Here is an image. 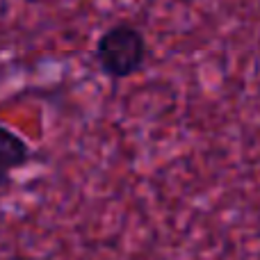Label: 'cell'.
I'll use <instances>...</instances> for the list:
<instances>
[{"mask_svg": "<svg viewBox=\"0 0 260 260\" xmlns=\"http://www.w3.org/2000/svg\"><path fill=\"white\" fill-rule=\"evenodd\" d=\"M94 64L110 82H126L146 69L148 39L133 21L110 23L94 41Z\"/></svg>", "mask_w": 260, "mask_h": 260, "instance_id": "cell-1", "label": "cell"}, {"mask_svg": "<svg viewBox=\"0 0 260 260\" xmlns=\"http://www.w3.org/2000/svg\"><path fill=\"white\" fill-rule=\"evenodd\" d=\"M35 160V146L14 126L0 121V189L9 187Z\"/></svg>", "mask_w": 260, "mask_h": 260, "instance_id": "cell-2", "label": "cell"}, {"mask_svg": "<svg viewBox=\"0 0 260 260\" xmlns=\"http://www.w3.org/2000/svg\"><path fill=\"white\" fill-rule=\"evenodd\" d=\"M176 3H180V5H194V3H201V0H176Z\"/></svg>", "mask_w": 260, "mask_h": 260, "instance_id": "cell-3", "label": "cell"}]
</instances>
